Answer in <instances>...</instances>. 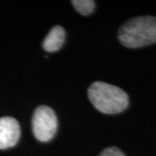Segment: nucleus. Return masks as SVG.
<instances>
[{"label": "nucleus", "mask_w": 156, "mask_h": 156, "mask_svg": "<svg viewBox=\"0 0 156 156\" xmlns=\"http://www.w3.org/2000/svg\"><path fill=\"white\" fill-rule=\"evenodd\" d=\"M118 38L127 48L136 49L156 43V17H134L119 30Z\"/></svg>", "instance_id": "2"}, {"label": "nucleus", "mask_w": 156, "mask_h": 156, "mask_svg": "<svg viewBox=\"0 0 156 156\" xmlns=\"http://www.w3.org/2000/svg\"><path fill=\"white\" fill-rule=\"evenodd\" d=\"M90 102L98 111L115 115L124 111L128 106V94L117 86L104 82H95L89 86Z\"/></svg>", "instance_id": "1"}, {"label": "nucleus", "mask_w": 156, "mask_h": 156, "mask_svg": "<svg viewBox=\"0 0 156 156\" xmlns=\"http://www.w3.org/2000/svg\"><path fill=\"white\" fill-rule=\"evenodd\" d=\"M71 4L76 11L83 16H88L95 10V2L92 0H73Z\"/></svg>", "instance_id": "6"}, {"label": "nucleus", "mask_w": 156, "mask_h": 156, "mask_svg": "<svg viewBox=\"0 0 156 156\" xmlns=\"http://www.w3.org/2000/svg\"><path fill=\"white\" fill-rule=\"evenodd\" d=\"M65 41V30L56 25L49 31L43 43V48L47 52H56L61 49Z\"/></svg>", "instance_id": "5"}, {"label": "nucleus", "mask_w": 156, "mask_h": 156, "mask_svg": "<svg viewBox=\"0 0 156 156\" xmlns=\"http://www.w3.org/2000/svg\"><path fill=\"white\" fill-rule=\"evenodd\" d=\"M99 156H125L123 152L121 149L115 147H108L102 151Z\"/></svg>", "instance_id": "7"}, {"label": "nucleus", "mask_w": 156, "mask_h": 156, "mask_svg": "<svg viewBox=\"0 0 156 156\" xmlns=\"http://www.w3.org/2000/svg\"><path fill=\"white\" fill-rule=\"evenodd\" d=\"M20 135V126L15 118H0V149H7L17 145Z\"/></svg>", "instance_id": "4"}, {"label": "nucleus", "mask_w": 156, "mask_h": 156, "mask_svg": "<svg viewBox=\"0 0 156 156\" xmlns=\"http://www.w3.org/2000/svg\"><path fill=\"white\" fill-rule=\"evenodd\" d=\"M57 118L54 110L48 106H39L32 116V131L36 139L47 142L52 139L57 131Z\"/></svg>", "instance_id": "3"}]
</instances>
